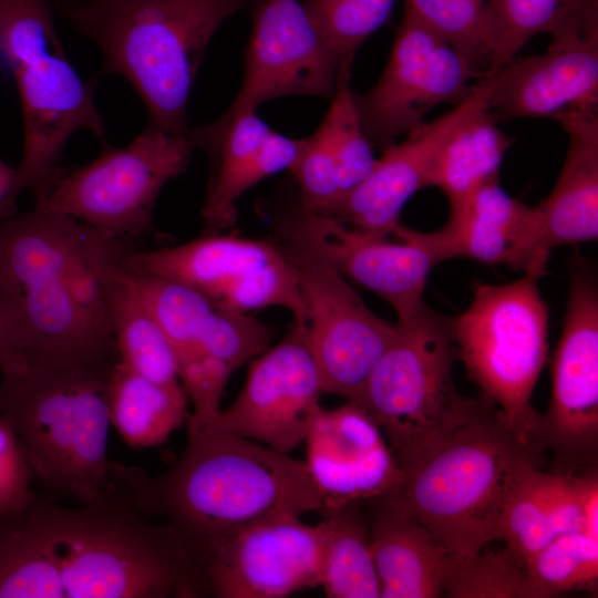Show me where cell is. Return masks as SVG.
Here are the masks:
<instances>
[{
  "mask_svg": "<svg viewBox=\"0 0 598 598\" xmlns=\"http://www.w3.org/2000/svg\"><path fill=\"white\" fill-rule=\"evenodd\" d=\"M207 596L177 533L109 487L76 506L34 493L0 517V598Z\"/></svg>",
  "mask_w": 598,
  "mask_h": 598,
  "instance_id": "obj_1",
  "label": "cell"
},
{
  "mask_svg": "<svg viewBox=\"0 0 598 598\" xmlns=\"http://www.w3.org/2000/svg\"><path fill=\"white\" fill-rule=\"evenodd\" d=\"M187 443L163 474L112 462L110 487L171 526L193 556L235 530L277 516L320 512L322 497L305 464L217 421L187 417ZM194 560V559H193Z\"/></svg>",
  "mask_w": 598,
  "mask_h": 598,
  "instance_id": "obj_2",
  "label": "cell"
},
{
  "mask_svg": "<svg viewBox=\"0 0 598 598\" xmlns=\"http://www.w3.org/2000/svg\"><path fill=\"white\" fill-rule=\"evenodd\" d=\"M136 244L39 204L0 219V255L20 292L29 369L112 370L118 354L104 280Z\"/></svg>",
  "mask_w": 598,
  "mask_h": 598,
  "instance_id": "obj_3",
  "label": "cell"
},
{
  "mask_svg": "<svg viewBox=\"0 0 598 598\" xmlns=\"http://www.w3.org/2000/svg\"><path fill=\"white\" fill-rule=\"evenodd\" d=\"M254 0H79L61 8L101 50L103 71L124 78L148 124L187 134V104L218 28Z\"/></svg>",
  "mask_w": 598,
  "mask_h": 598,
  "instance_id": "obj_4",
  "label": "cell"
},
{
  "mask_svg": "<svg viewBox=\"0 0 598 598\" xmlns=\"http://www.w3.org/2000/svg\"><path fill=\"white\" fill-rule=\"evenodd\" d=\"M539 451L525 444L489 404L419 461L401 468L392 492L375 502L423 525L450 557L473 556L501 540L509 487Z\"/></svg>",
  "mask_w": 598,
  "mask_h": 598,
  "instance_id": "obj_5",
  "label": "cell"
},
{
  "mask_svg": "<svg viewBox=\"0 0 598 598\" xmlns=\"http://www.w3.org/2000/svg\"><path fill=\"white\" fill-rule=\"evenodd\" d=\"M109 373L30 368L0 381V414L16 431L33 482L50 498L85 504L106 488Z\"/></svg>",
  "mask_w": 598,
  "mask_h": 598,
  "instance_id": "obj_6",
  "label": "cell"
},
{
  "mask_svg": "<svg viewBox=\"0 0 598 598\" xmlns=\"http://www.w3.org/2000/svg\"><path fill=\"white\" fill-rule=\"evenodd\" d=\"M457 359L452 317L425 302L396 331L358 398L360 406L389 441L400 468L431 452L451 433L493 404L455 388Z\"/></svg>",
  "mask_w": 598,
  "mask_h": 598,
  "instance_id": "obj_7",
  "label": "cell"
},
{
  "mask_svg": "<svg viewBox=\"0 0 598 598\" xmlns=\"http://www.w3.org/2000/svg\"><path fill=\"white\" fill-rule=\"evenodd\" d=\"M539 278L524 274L506 283L477 285L468 307L452 317V329L457 359L481 395L525 444L544 453L542 415L530 404L548 350L549 316Z\"/></svg>",
  "mask_w": 598,
  "mask_h": 598,
  "instance_id": "obj_8",
  "label": "cell"
},
{
  "mask_svg": "<svg viewBox=\"0 0 598 598\" xmlns=\"http://www.w3.org/2000/svg\"><path fill=\"white\" fill-rule=\"evenodd\" d=\"M187 134L148 124L123 147H107L83 166H56L32 188L35 204L114 237L138 239L153 229L163 187L187 167Z\"/></svg>",
  "mask_w": 598,
  "mask_h": 598,
  "instance_id": "obj_9",
  "label": "cell"
},
{
  "mask_svg": "<svg viewBox=\"0 0 598 598\" xmlns=\"http://www.w3.org/2000/svg\"><path fill=\"white\" fill-rule=\"evenodd\" d=\"M279 234L307 308V343L322 392L353 402L396 324L372 312L346 277L299 234L283 223Z\"/></svg>",
  "mask_w": 598,
  "mask_h": 598,
  "instance_id": "obj_10",
  "label": "cell"
},
{
  "mask_svg": "<svg viewBox=\"0 0 598 598\" xmlns=\"http://www.w3.org/2000/svg\"><path fill=\"white\" fill-rule=\"evenodd\" d=\"M124 264L186 283L218 307H282L300 326L308 313L292 264L278 243L210 233L189 243L130 252Z\"/></svg>",
  "mask_w": 598,
  "mask_h": 598,
  "instance_id": "obj_11",
  "label": "cell"
},
{
  "mask_svg": "<svg viewBox=\"0 0 598 598\" xmlns=\"http://www.w3.org/2000/svg\"><path fill=\"white\" fill-rule=\"evenodd\" d=\"M473 79L446 40L403 14L382 75L367 93H353L367 138L372 146L386 148L421 127L435 106L464 100Z\"/></svg>",
  "mask_w": 598,
  "mask_h": 598,
  "instance_id": "obj_12",
  "label": "cell"
},
{
  "mask_svg": "<svg viewBox=\"0 0 598 598\" xmlns=\"http://www.w3.org/2000/svg\"><path fill=\"white\" fill-rule=\"evenodd\" d=\"M281 223L299 234L346 278L373 291L395 311L398 321L412 317L425 302L423 292L431 270L448 256L436 231L423 233L401 224L399 240L355 228L332 215L301 207Z\"/></svg>",
  "mask_w": 598,
  "mask_h": 598,
  "instance_id": "obj_13",
  "label": "cell"
},
{
  "mask_svg": "<svg viewBox=\"0 0 598 598\" xmlns=\"http://www.w3.org/2000/svg\"><path fill=\"white\" fill-rule=\"evenodd\" d=\"M320 524L298 516L259 520L213 542L193 556L218 598H281L320 586Z\"/></svg>",
  "mask_w": 598,
  "mask_h": 598,
  "instance_id": "obj_14",
  "label": "cell"
},
{
  "mask_svg": "<svg viewBox=\"0 0 598 598\" xmlns=\"http://www.w3.org/2000/svg\"><path fill=\"white\" fill-rule=\"evenodd\" d=\"M540 444L565 466L592 461L598 447V289L584 267L571 271L563 331L554 353L551 395Z\"/></svg>",
  "mask_w": 598,
  "mask_h": 598,
  "instance_id": "obj_15",
  "label": "cell"
},
{
  "mask_svg": "<svg viewBox=\"0 0 598 598\" xmlns=\"http://www.w3.org/2000/svg\"><path fill=\"white\" fill-rule=\"evenodd\" d=\"M251 33L238 95L224 113L256 111L271 99L311 95L331 100L340 63L298 0H254Z\"/></svg>",
  "mask_w": 598,
  "mask_h": 598,
  "instance_id": "obj_16",
  "label": "cell"
},
{
  "mask_svg": "<svg viewBox=\"0 0 598 598\" xmlns=\"http://www.w3.org/2000/svg\"><path fill=\"white\" fill-rule=\"evenodd\" d=\"M318 369L307 327L292 322L287 336L249 367L245 384L217 422L245 437L290 454L305 442L322 410Z\"/></svg>",
  "mask_w": 598,
  "mask_h": 598,
  "instance_id": "obj_17",
  "label": "cell"
},
{
  "mask_svg": "<svg viewBox=\"0 0 598 598\" xmlns=\"http://www.w3.org/2000/svg\"><path fill=\"white\" fill-rule=\"evenodd\" d=\"M306 466L323 508L374 503L389 495L401 468L380 429L357 404L323 409L306 436Z\"/></svg>",
  "mask_w": 598,
  "mask_h": 598,
  "instance_id": "obj_18",
  "label": "cell"
},
{
  "mask_svg": "<svg viewBox=\"0 0 598 598\" xmlns=\"http://www.w3.org/2000/svg\"><path fill=\"white\" fill-rule=\"evenodd\" d=\"M188 137L212 163L202 209L210 233L233 227L238 198L261 179L289 171L303 141L275 132L255 111L223 114L207 125L189 127Z\"/></svg>",
  "mask_w": 598,
  "mask_h": 598,
  "instance_id": "obj_19",
  "label": "cell"
},
{
  "mask_svg": "<svg viewBox=\"0 0 598 598\" xmlns=\"http://www.w3.org/2000/svg\"><path fill=\"white\" fill-rule=\"evenodd\" d=\"M486 94V79L477 80L452 111L382 150L368 177L341 197L327 215L365 231L391 235L400 225L408 200L427 186L433 157L444 137Z\"/></svg>",
  "mask_w": 598,
  "mask_h": 598,
  "instance_id": "obj_20",
  "label": "cell"
},
{
  "mask_svg": "<svg viewBox=\"0 0 598 598\" xmlns=\"http://www.w3.org/2000/svg\"><path fill=\"white\" fill-rule=\"evenodd\" d=\"M484 78L487 106L498 121L598 106V39L549 43L545 53L514 58Z\"/></svg>",
  "mask_w": 598,
  "mask_h": 598,
  "instance_id": "obj_21",
  "label": "cell"
},
{
  "mask_svg": "<svg viewBox=\"0 0 598 598\" xmlns=\"http://www.w3.org/2000/svg\"><path fill=\"white\" fill-rule=\"evenodd\" d=\"M586 532L598 537V480L596 473H546L539 462L516 474L501 516V540L518 566L556 537Z\"/></svg>",
  "mask_w": 598,
  "mask_h": 598,
  "instance_id": "obj_22",
  "label": "cell"
},
{
  "mask_svg": "<svg viewBox=\"0 0 598 598\" xmlns=\"http://www.w3.org/2000/svg\"><path fill=\"white\" fill-rule=\"evenodd\" d=\"M435 231L448 259L466 257L538 277L546 272L549 254L537 207L509 196L498 182L451 203L447 223Z\"/></svg>",
  "mask_w": 598,
  "mask_h": 598,
  "instance_id": "obj_23",
  "label": "cell"
},
{
  "mask_svg": "<svg viewBox=\"0 0 598 598\" xmlns=\"http://www.w3.org/2000/svg\"><path fill=\"white\" fill-rule=\"evenodd\" d=\"M554 120L567 133L568 146L554 189L536 206L548 254L598 237V106L570 107Z\"/></svg>",
  "mask_w": 598,
  "mask_h": 598,
  "instance_id": "obj_24",
  "label": "cell"
},
{
  "mask_svg": "<svg viewBox=\"0 0 598 598\" xmlns=\"http://www.w3.org/2000/svg\"><path fill=\"white\" fill-rule=\"evenodd\" d=\"M550 44L598 39V0H485L480 25L491 73L537 34Z\"/></svg>",
  "mask_w": 598,
  "mask_h": 598,
  "instance_id": "obj_25",
  "label": "cell"
},
{
  "mask_svg": "<svg viewBox=\"0 0 598 598\" xmlns=\"http://www.w3.org/2000/svg\"><path fill=\"white\" fill-rule=\"evenodd\" d=\"M375 504L369 534L381 598L442 597L448 554L417 520Z\"/></svg>",
  "mask_w": 598,
  "mask_h": 598,
  "instance_id": "obj_26",
  "label": "cell"
},
{
  "mask_svg": "<svg viewBox=\"0 0 598 598\" xmlns=\"http://www.w3.org/2000/svg\"><path fill=\"white\" fill-rule=\"evenodd\" d=\"M513 142L498 127L486 94L437 147L427 186L440 188L451 204L483 185L498 182L503 158Z\"/></svg>",
  "mask_w": 598,
  "mask_h": 598,
  "instance_id": "obj_27",
  "label": "cell"
},
{
  "mask_svg": "<svg viewBox=\"0 0 598 598\" xmlns=\"http://www.w3.org/2000/svg\"><path fill=\"white\" fill-rule=\"evenodd\" d=\"M105 398L111 425L135 448L164 444L189 415L181 383L154 382L120 361L107 375Z\"/></svg>",
  "mask_w": 598,
  "mask_h": 598,
  "instance_id": "obj_28",
  "label": "cell"
},
{
  "mask_svg": "<svg viewBox=\"0 0 598 598\" xmlns=\"http://www.w3.org/2000/svg\"><path fill=\"white\" fill-rule=\"evenodd\" d=\"M122 262L113 266L104 280L107 319L118 361L154 382L179 384L173 346L125 278Z\"/></svg>",
  "mask_w": 598,
  "mask_h": 598,
  "instance_id": "obj_29",
  "label": "cell"
},
{
  "mask_svg": "<svg viewBox=\"0 0 598 598\" xmlns=\"http://www.w3.org/2000/svg\"><path fill=\"white\" fill-rule=\"evenodd\" d=\"M320 586L331 598H380L369 526L355 504L323 508Z\"/></svg>",
  "mask_w": 598,
  "mask_h": 598,
  "instance_id": "obj_30",
  "label": "cell"
},
{
  "mask_svg": "<svg viewBox=\"0 0 598 598\" xmlns=\"http://www.w3.org/2000/svg\"><path fill=\"white\" fill-rule=\"evenodd\" d=\"M122 271L171 341L178 372L208 357L199 341L215 309L213 301L186 283L130 267L124 261Z\"/></svg>",
  "mask_w": 598,
  "mask_h": 598,
  "instance_id": "obj_31",
  "label": "cell"
},
{
  "mask_svg": "<svg viewBox=\"0 0 598 598\" xmlns=\"http://www.w3.org/2000/svg\"><path fill=\"white\" fill-rule=\"evenodd\" d=\"M534 598L594 588L598 579V537L586 532L560 535L524 563Z\"/></svg>",
  "mask_w": 598,
  "mask_h": 598,
  "instance_id": "obj_32",
  "label": "cell"
},
{
  "mask_svg": "<svg viewBox=\"0 0 598 598\" xmlns=\"http://www.w3.org/2000/svg\"><path fill=\"white\" fill-rule=\"evenodd\" d=\"M350 78V68L339 70L336 92L319 126L337 162L341 197L363 182L377 162L357 113Z\"/></svg>",
  "mask_w": 598,
  "mask_h": 598,
  "instance_id": "obj_33",
  "label": "cell"
},
{
  "mask_svg": "<svg viewBox=\"0 0 598 598\" xmlns=\"http://www.w3.org/2000/svg\"><path fill=\"white\" fill-rule=\"evenodd\" d=\"M396 0H303L311 21L339 60L351 68L359 48L390 18Z\"/></svg>",
  "mask_w": 598,
  "mask_h": 598,
  "instance_id": "obj_34",
  "label": "cell"
},
{
  "mask_svg": "<svg viewBox=\"0 0 598 598\" xmlns=\"http://www.w3.org/2000/svg\"><path fill=\"white\" fill-rule=\"evenodd\" d=\"M443 596L448 598H534L525 571L504 553L448 556Z\"/></svg>",
  "mask_w": 598,
  "mask_h": 598,
  "instance_id": "obj_35",
  "label": "cell"
},
{
  "mask_svg": "<svg viewBox=\"0 0 598 598\" xmlns=\"http://www.w3.org/2000/svg\"><path fill=\"white\" fill-rule=\"evenodd\" d=\"M485 0H404V14L446 40L477 80L488 65L480 39Z\"/></svg>",
  "mask_w": 598,
  "mask_h": 598,
  "instance_id": "obj_36",
  "label": "cell"
},
{
  "mask_svg": "<svg viewBox=\"0 0 598 598\" xmlns=\"http://www.w3.org/2000/svg\"><path fill=\"white\" fill-rule=\"evenodd\" d=\"M270 328L247 312L218 307L210 315L200 337V349L221 361L234 373L246 361L269 349Z\"/></svg>",
  "mask_w": 598,
  "mask_h": 598,
  "instance_id": "obj_37",
  "label": "cell"
},
{
  "mask_svg": "<svg viewBox=\"0 0 598 598\" xmlns=\"http://www.w3.org/2000/svg\"><path fill=\"white\" fill-rule=\"evenodd\" d=\"M299 188V203L313 213L329 214L341 197L337 162L320 127L303 138L289 168Z\"/></svg>",
  "mask_w": 598,
  "mask_h": 598,
  "instance_id": "obj_38",
  "label": "cell"
},
{
  "mask_svg": "<svg viewBox=\"0 0 598 598\" xmlns=\"http://www.w3.org/2000/svg\"><path fill=\"white\" fill-rule=\"evenodd\" d=\"M32 473L10 421L0 414V517L23 511L34 492Z\"/></svg>",
  "mask_w": 598,
  "mask_h": 598,
  "instance_id": "obj_39",
  "label": "cell"
},
{
  "mask_svg": "<svg viewBox=\"0 0 598 598\" xmlns=\"http://www.w3.org/2000/svg\"><path fill=\"white\" fill-rule=\"evenodd\" d=\"M28 369L20 292L0 255V371L11 377Z\"/></svg>",
  "mask_w": 598,
  "mask_h": 598,
  "instance_id": "obj_40",
  "label": "cell"
},
{
  "mask_svg": "<svg viewBox=\"0 0 598 598\" xmlns=\"http://www.w3.org/2000/svg\"><path fill=\"white\" fill-rule=\"evenodd\" d=\"M23 189L19 168L0 158V219L13 215L16 200Z\"/></svg>",
  "mask_w": 598,
  "mask_h": 598,
  "instance_id": "obj_41",
  "label": "cell"
},
{
  "mask_svg": "<svg viewBox=\"0 0 598 598\" xmlns=\"http://www.w3.org/2000/svg\"><path fill=\"white\" fill-rule=\"evenodd\" d=\"M79 0H59V6L60 8L64 7V6H68V4H71V3H74Z\"/></svg>",
  "mask_w": 598,
  "mask_h": 598,
  "instance_id": "obj_42",
  "label": "cell"
}]
</instances>
